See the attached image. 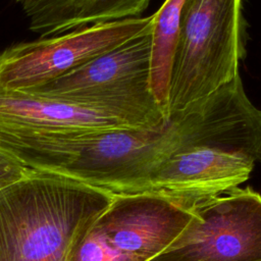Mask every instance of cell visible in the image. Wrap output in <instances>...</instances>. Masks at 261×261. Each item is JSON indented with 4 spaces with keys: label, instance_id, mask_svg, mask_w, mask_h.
<instances>
[{
    "label": "cell",
    "instance_id": "1",
    "mask_svg": "<svg viewBox=\"0 0 261 261\" xmlns=\"http://www.w3.org/2000/svg\"><path fill=\"white\" fill-rule=\"evenodd\" d=\"M113 195L30 169L0 190V261H72Z\"/></svg>",
    "mask_w": 261,
    "mask_h": 261
},
{
    "label": "cell",
    "instance_id": "2",
    "mask_svg": "<svg viewBox=\"0 0 261 261\" xmlns=\"http://www.w3.org/2000/svg\"><path fill=\"white\" fill-rule=\"evenodd\" d=\"M246 25L243 0L185 1L171 59L167 118L240 74Z\"/></svg>",
    "mask_w": 261,
    "mask_h": 261
},
{
    "label": "cell",
    "instance_id": "3",
    "mask_svg": "<svg viewBox=\"0 0 261 261\" xmlns=\"http://www.w3.org/2000/svg\"><path fill=\"white\" fill-rule=\"evenodd\" d=\"M152 24L73 71L17 92L106 110L133 128H161L167 118L151 88Z\"/></svg>",
    "mask_w": 261,
    "mask_h": 261
},
{
    "label": "cell",
    "instance_id": "4",
    "mask_svg": "<svg viewBox=\"0 0 261 261\" xmlns=\"http://www.w3.org/2000/svg\"><path fill=\"white\" fill-rule=\"evenodd\" d=\"M154 15L77 28L0 52V91H25L59 79L142 33Z\"/></svg>",
    "mask_w": 261,
    "mask_h": 261
},
{
    "label": "cell",
    "instance_id": "5",
    "mask_svg": "<svg viewBox=\"0 0 261 261\" xmlns=\"http://www.w3.org/2000/svg\"><path fill=\"white\" fill-rule=\"evenodd\" d=\"M150 261H261V194L236 188L196 203L180 234Z\"/></svg>",
    "mask_w": 261,
    "mask_h": 261
},
{
    "label": "cell",
    "instance_id": "6",
    "mask_svg": "<svg viewBox=\"0 0 261 261\" xmlns=\"http://www.w3.org/2000/svg\"><path fill=\"white\" fill-rule=\"evenodd\" d=\"M194 205L156 193L113 195L94 228L115 250L135 261H150L180 234Z\"/></svg>",
    "mask_w": 261,
    "mask_h": 261
},
{
    "label": "cell",
    "instance_id": "7",
    "mask_svg": "<svg viewBox=\"0 0 261 261\" xmlns=\"http://www.w3.org/2000/svg\"><path fill=\"white\" fill-rule=\"evenodd\" d=\"M0 124L44 129L133 128L106 110L17 91H0Z\"/></svg>",
    "mask_w": 261,
    "mask_h": 261
},
{
    "label": "cell",
    "instance_id": "8",
    "mask_svg": "<svg viewBox=\"0 0 261 261\" xmlns=\"http://www.w3.org/2000/svg\"><path fill=\"white\" fill-rule=\"evenodd\" d=\"M29 29L41 37L107 21L139 17L150 0H14Z\"/></svg>",
    "mask_w": 261,
    "mask_h": 261
},
{
    "label": "cell",
    "instance_id": "9",
    "mask_svg": "<svg viewBox=\"0 0 261 261\" xmlns=\"http://www.w3.org/2000/svg\"><path fill=\"white\" fill-rule=\"evenodd\" d=\"M186 0H165L152 24L151 88L167 118L171 59L181 7Z\"/></svg>",
    "mask_w": 261,
    "mask_h": 261
},
{
    "label": "cell",
    "instance_id": "10",
    "mask_svg": "<svg viewBox=\"0 0 261 261\" xmlns=\"http://www.w3.org/2000/svg\"><path fill=\"white\" fill-rule=\"evenodd\" d=\"M72 261H135L112 248L105 239L92 226L81 245Z\"/></svg>",
    "mask_w": 261,
    "mask_h": 261
},
{
    "label": "cell",
    "instance_id": "11",
    "mask_svg": "<svg viewBox=\"0 0 261 261\" xmlns=\"http://www.w3.org/2000/svg\"><path fill=\"white\" fill-rule=\"evenodd\" d=\"M29 172L28 167L0 149V190L18 181Z\"/></svg>",
    "mask_w": 261,
    "mask_h": 261
}]
</instances>
